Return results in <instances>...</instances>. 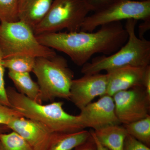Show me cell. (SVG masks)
<instances>
[{"label":"cell","instance_id":"6da1fadb","mask_svg":"<svg viewBox=\"0 0 150 150\" xmlns=\"http://www.w3.org/2000/svg\"><path fill=\"white\" fill-rule=\"evenodd\" d=\"M42 45L63 52L82 67L96 54L108 56L126 43L128 34L121 22L103 25L96 32H60L35 35Z\"/></svg>","mask_w":150,"mask_h":150},{"label":"cell","instance_id":"7a4b0ae2","mask_svg":"<svg viewBox=\"0 0 150 150\" xmlns=\"http://www.w3.org/2000/svg\"><path fill=\"white\" fill-rule=\"evenodd\" d=\"M11 107L25 118L38 122L51 133H72L84 129L79 115L66 112L64 102L43 105L20 93L14 88H6Z\"/></svg>","mask_w":150,"mask_h":150},{"label":"cell","instance_id":"3957f363","mask_svg":"<svg viewBox=\"0 0 150 150\" xmlns=\"http://www.w3.org/2000/svg\"><path fill=\"white\" fill-rule=\"evenodd\" d=\"M138 21L134 19L126 20L124 27L128 33V40L118 51L108 56L95 57L82 67L81 72L83 75L93 74L125 66L145 67L150 65V41L137 36Z\"/></svg>","mask_w":150,"mask_h":150},{"label":"cell","instance_id":"277c9868","mask_svg":"<svg viewBox=\"0 0 150 150\" xmlns=\"http://www.w3.org/2000/svg\"><path fill=\"white\" fill-rule=\"evenodd\" d=\"M32 72L37 79L42 102L56 98L69 100L74 74L64 57L56 55L51 58H36Z\"/></svg>","mask_w":150,"mask_h":150},{"label":"cell","instance_id":"5b68a950","mask_svg":"<svg viewBox=\"0 0 150 150\" xmlns=\"http://www.w3.org/2000/svg\"><path fill=\"white\" fill-rule=\"evenodd\" d=\"M0 50L3 59L19 56L51 58L57 55L54 49L41 44L33 29L21 21L1 23Z\"/></svg>","mask_w":150,"mask_h":150},{"label":"cell","instance_id":"8992f818","mask_svg":"<svg viewBox=\"0 0 150 150\" xmlns=\"http://www.w3.org/2000/svg\"><path fill=\"white\" fill-rule=\"evenodd\" d=\"M91 8L85 0H54L44 18L33 29L35 35L80 30Z\"/></svg>","mask_w":150,"mask_h":150},{"label":"cell","instance_id":"52a82bcc","mask_svg":"<svg viewBox=\"0 0 150 150\" xmlns=\"http://www.w3.org/2000/svg\"><path fill=\"white\" fill-rule=\"evenodd\" d=\"M142 21L150 20V0H112L101 8L88 16L80 31L93 32L97 28L123 20Z\"/></svg>","mask_w":150,"mask_h":150},{"label":"cell","instance_id":"ba28073f","mask_svg":"<svg viewBox=\"0 0 150 150\" xmlns=\"http://www.w3.org/2000/svg\"><path fill=\"white\" fill-rule=\"evenodd\" d=\"M112 97L121 124H129L150 115V96L144 87L119 92Z\"/></svg>","mask_w":150,"mask_h":150},{"label":"cell","instance_id":"9c48e42d","mask_svg":"<svg viewBox=\"0 0 150 150\" xmlns=\"http://www.w3.org/2000/svg\"><path fill=\"white\" fill-rule=\"evenodd\" d=\"M107 86V74L84 75L73 80L69 100L81 110L97 97L105 95Z\"/></svg>","mask_w":150,"mask_h":150},{"label":"cell","instance_id":"30bf717a","mask_svg":"<svg viewBox=\"0 0 150 150\" xmlns=\"http://www.w3.org/2000/svg\"><path fill=\"white\" fill-rule=\"evenodd\" d=\"M79 115L84 129L94 131L110 125L121 124L116 115L115 104L112 96L100 97L97 101L91 102L80 110Z\"/></svg>","mask_w":150,"mask_h":150},{"label":"cell","instance_id":"8fae6325","mask_svg":"<svg viewBox=\"0 0 150 150\" xmlns=\"http://www.w3.org/2000/svg\"><path fill=\"white\" fill-rule=\"evenodd\" d=\"M7 126L23 138L33 150H47L52 133L40 123L19 116L13 118Z\"/></svg>","mask_w":150,"mask_h":150},{"label":"cell","instance_id":"7c38bea8","mask_svg":"<svg viewBox=\"0 0 150 150\" xmlns=\"http://www.w3.org/2000/svg\"><path fill=\"white\" fill-rule=\"evenodd\" d=\"M146 67L125 66L106 72L108 86L105 95L112 97L120 91L144 87L143 80Z\"/></svg>","mask_w":150,"mask_h":150},{"label":"cell","instance_id":"4fadbf2b","mask_svg":"<svg viewBox=\"0 0 150 150\" xmlns=\"http://www.w3.org/2000/svg\"><path fill=\"white\" fill-rule=\"evenodd\" d=\"M54 0H18L19 20L33 29L44 18Z\"/></svg>","mask_w":150,"mask_h":150},{"label":"cell","instance_id":"5bb4252c","mask_svg":"<svg viewBox=\"0 0 150 150\" xmlns=\"http://www.w3.org/2000/svg\"><path fill=\"white\" fill-rule=\"evenodd\" d=\"M100 144L109 150H123L124 140L128 133L121 124L110 125L93 131Z\"/></svg>","mask_w":150,"mask_h":150},{"label":"cell","instance_id":"9a60e30c","mask_svg":"<svg viewBox=\"0 0 150 150\" xmlns=\"http://www.w3.org/2000/svg\"><path fill=\"white\" fill-rule=\"evenodd\" d=\"M90 136V131L84 129L74 133H52L47 150H73Z\"/></svg>","mask_w":150,"mask_h":150},{"label":"cell","instance_id":"2e32d148","mask_svg":"<svg viewBox=\"0 0 150 150\" xmlns=\"http://www.w3.org/2000/svg\"><path fill=\"white\" fill-rule=\"evenodd\" d=\"M8 75L19 93L38 103H42L40 88L32 79L29 73L9 71Z\"/></svg>","mask_w":150,"mask_h":150},{"label":"cell","instance_id":"e0dca14e","mask_svg":"<svg viewBox=\"0 0 150 150\" xmlns=\"http://www.w3.org/2000/svg\"><path fill=\"white\" fill-rule=\"evenodd\" d=\"M123 126L128 134L150 147V115Z\"/></svg>","mask_w":150,"mask_h":150},{"label":"cell","instance_id":"ac0fdd59","mask_svg":"<svg viewBox=\"0 0 150 150\" xmlns=\"http://www.w3.org/2000/svg\"><path fill=\"white\" fill-rule=\"evenodd\" d=\"M36 58L19 56L3 59L2 64L9 71L18 73H30L35 66Z\"/></svg>","mask_w":150,"mask_h":150},{"label":"cell","instance_id":"d6986e66","mask_svg":"<svg viewBox=\"0 0 150 150\" xmlns=\"http://www.w3.org/2000/svg\"><path fill=\"white\" fill-rule=\"evenodd\" d=\"M1 150H33L26 141L15 132L0 134Z\"/></svg>","mask_w":150,"mask_h":150},{"label":"cell","instance_id":"ffe728a7","mask_svg":"<svg viewBox=\"0 0 150 150\" xmlns=\"http://www.w3.org/2000/svg\"><path fill=\"white\" fill-rule=\"evenodd\" d=\"M18 0H0V21L1 23H13L19 20Z\"/></svg>","mask_w":150,"mask_h":150},{"label":"cell","instance_id":"44dd1931","mask_svg":"<svg viewBox=\"0 0 150 150\" xmlns=\"http://www.w3.org/2000/svg\"><path fill=\"white\" fill-rule=\"evenodd\" d=\"M2 55L0 50V104L11 107L5 86L4 76L5 68L2 64Z\"/></svg>","mask_w":150,"mask_h":150},{"label":"cell","instance_id":"7402d4cb","mask_svg":"<svg viewBox=\"0 0 150 150\" xmlns=\"http://www.w3.org/2000/svg\"><path fill=\"white\" fill-rule=\"evenodd\" d=\"M21 116L12 108L0 104V125L6 126L13 118Z\"/></svg>","mask_w":150,"mask_h":150},{"label":"cell","instance_id":"603a6c76","mask_svg":"<svg viewBox=\"0 0 150 150\" xmlns=\"http://www.w3.org/2000/svg\"><path fill=\"white\" fill-rule=\"evenodd\" d=\"M123 150H150V147L128 134L124 140Z\"/></svg>","mask_w":150,"mask_h":150},{"label":"cell","instance_id":"cb8c5ba5","mask_svg":"<svg viewBox=\"0 0 150 150\" xmlns=\"http://www.w3.org/2000/svg\"><path fill=\"white\" fill-rule=\"evenodd\" d=\"M73 150H97L95 141L91 134V136L86 142L77 146Z\"/></svg>","mask_w":150,"mask_h":150},{"label":"cell","instance_id":"d4e9b609","mask_svg":"<svg viewBox=\"0 0 150 150\" xmlns=\"http://www.w3.org/2000/svg\"><path fill=\"white\" fill-rule=\"evenodd\" d=\"M91 8L92 11L99 9L112 0H85Z\"/></svg>","mask_w":150,"mask_h":150},{"label":"cell","instance_id":"484cf974","mask_svg":"<svg viewBox=\"0 0 150 150\" xmlns=\"http://www.w3.org/2000/svg\"><path fill=\"white\" fill-rule=\"evenodd\" d=\"M143 86L146 92L150 96V66H147L145 69Z\"/></svg>","mask_w":150,"mask_h":150},{"label":"cell","instance_id":"4316f807","mask_svg":"<svg viewBox=\"0 0 150 150\" xmlns=\"http://www.w3.org/2000/svg\"><path fill=\"white\" fill-rule=\"evenodd\" d=\"M150 28V20L143 21L139 26V38H144V35L149 30Z\"/></svg>","mask_w":150,"mask_h":150},{"label":"cell","instance_id":"83f0119b","mask_svg":"<svg viewBox=\"0 0 150 150\" xmlns=\"http://www.w3.org/2000/svg\"><path fill=\"white\" fill-rule=\"evenodd\" d=\"M90 131L91 134L92 136L93 137L96 143L97 150H109L106 149V148L105 147L100 143V142H98V140L94 134L93 131Z\"/></svg>","mask_w":150,"mask_h":150},{"label":"cell","instance_id":"f1b7e54d","mask_svg":"<svg viewBox=\"0 0 150 150\" xmlns=\"http://www.w3.org/2000/svg\"><path fill=\"white\" fill-rule=\"evenodd\" d=\"M10 130L8 127L5 125H0V134L2 133H7Z\"/></svg>","mask_w":150,"mask_h":150},{"label":"cell","instance_id":"f546056e","mask_svg":"<svg viewBox=\"0 0 150 150\" xmlns=\"http://www.w3.org/2000/svg\"><path fill=\"white\" fill-rule=\"evenodd\" d=\"M138 1H147V0H137Z\"/></svg>","mask_w":150,"mask_h":150},{"label":"cell","instance_id":"4dcf8cb0","mask_svg":"<svg viewBox=\"0 0 150 150\" xmlns=\"http://www.w3.org/2000/svg\"><path fill=\"white\" fill-rule=\"evenodd\" d=\"M1 21H0V26H1Z\"/></svg>","mask_w":150,"mask_h":150},{"label":"cell","instance_id":"1f68e13d","mask_svg":"<svg viewBox=\"0 0 150 150\" xmlns=\"http://www.w3.org/2000/svg\"><path fill=\"white\" fill-rule=\"evenodd\" d=\"M0 150H1V146H0Z\"/></svg>","mask_w":150,"mask_h":150}]
</instances>
